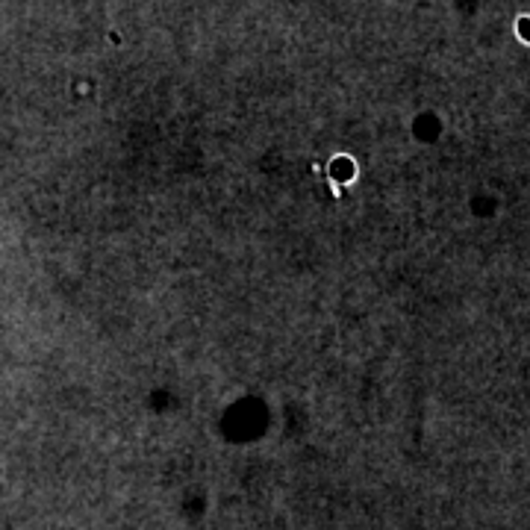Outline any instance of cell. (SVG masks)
<instances>
[{"label":"cell","mask_w":530,"mask_h":530,"mask_svg":"<svg viewBox=\"0 0 530 530\" xmlns=\"http://www.w3.org/2000/svg\"><path fill=\"white\" fill-rule=\"evenodd\" d=\"M354 174H357V168L348 156H336L330 162V177L336 183H348V180H354Z\"/></svg>","instance_id":"6da1fadb"}]
</instances>
